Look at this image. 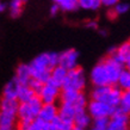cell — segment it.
<instances>
[{"label": "cell", "mask_w": 130, "mask_h": 130, "mask_svg": "<svg viewBox=\"0 0 130 130\" xmlns=\"http://www.w3.org/2000/svg\"><path fill=\"white\" fill-rule=\"evenodd\" d=\"M34 95H36V93L28 85H19V86H18L17 100L19 103H28Z\"/></svg>", "instance_id": "obj_17"}, {"label": "cell", "mask_w": 130, "mask_h": 130, "mask_svg": "<svg viewBox=\"0 0 130 130\" xmlns=\"http://www.w3.org/2000/svg\"><path fill=\"white\" fill-rule=\"evenodd\" d=\"M86 85V78L84 74V71L81 68L76 67L73 69H69L67 73V76L63 81L61 88L62 90H74V91H83V88Z\"/></svg>", "instance_id": "obj_5"}, {"label": "cell", "mask_w": 130, "mask_h": 130, "mask_svg": "<svg viewBox=\"0 0 130 130\" xmlns=\"http://www.w3.org/2000/svg\"><path fill=\"white\" fill-rule=\"evenodd\" d=\"M67 73H68V71L66 69V68H63L62 66L57 64L56 67L51 68L50 80L53 81V83L57 84V85L61 87L62 86V84H63V81H64V79H66V76H67Z\"/></svg>", "instance_id": "obj_15"}, {"label": "cell", "mask_w": 130, "mask_h": 130, "mask_svg": "<svg viewBox=\"0 0 130 130\" xmlns=\"http://www.w3.org/2000/svg\"><path fill=\"white\" fill-rule=\"evenodd\" d=\"M6 10V5L4 3H0V12H4Z\"/></svg>", "instance_id": "obj_35"}, {"label": "cell", "mask_w": 130, "mask_h": 130, "mask_svg": "<svg viewBox=\"0 0 130 130\" xmlns=\"http://www.w3.org/2000/svg\"><path fill=\"white\" fill-rule=\"evenodd\" d=\"M129 51H130V41H128V42H125V43H123L119 48H117V53H118L119 55L122 56L124 60L126 59V56H128V54H129Z\"/></svg>", "instance_id": "obj_27"}, {"label": "cell", "mask_w": 130, "mask_h": 130, "mask_svg": "<svg viewBox=\"0 0 130 130\" xmlns=\"http://www.w3.org/2000/svg\"><path fill=\"white\" fill-rule=\"evenodd\" d=\"M107 130H113V129H110V128H109V126H107Z\"/></svg>", "instance_id": "obj_38"}, {"label": "cell", "mask_w": 130, "mask_h": 130, "mask_svg": "<svg viewBox=\"0 0 130 130\" xmlns=\"http://www.w3.org/2000/svg\"><path fill=\"white\" fill-rule=\"evenodd\" d=\"M72 130H86V129H84V128H80V126H73V129Z\"/></svg>", "instance_id": "obj_36"}, {"label": "cell", "mask_w": 130, "mask_h": 130, "mask_svg": "<svg viewBox=\"0 0 130 130\" xmlns=\"http://www.w3.org/2000/svg\"><path fill=\"white\" fill-rule=\"evenodd\" d=\"M20 1H22V3H25V1H28V0H20Z\"/></svg>", "instance_id": "obj_37"}, {"label": "cell", "mask_w": 130, "mask_h": 130, "mask_svg": "<svg viewBox=\"0 0 130 130\" xmlns=\"http://www.w3.org/2000/svg\"><path fill=\"white\" fill-rule=\"evenodd\" d=\"M17 117L19 118L20 122H28V123H31L35 118H37V116L31 109V106L29 105V103H19Z\"/></svg>", "instance_id": "obj_12"}, {"label": "cell", "mask_w": 130, "mask_h": 130, "mask_svg": "<svg viewBox=\"0 0 130 130\" xmlns=\"http://www.w3.org/2000/svg\"><path fill=\"white\" fill-rule=\"evenodd\" d=\"M107 16H109V18L110 19H113V18H116L117 17V13L115 12V10L112 8V10H109V12H107Z\"/></svg>", "instance_id": "obj_33"}, {"label": "cell", "mask_w": 130, "mask_h": 130, "mask_svg": "<svg viewBox=\"0 0 130 130\" xmlns=\"http://www.w3.org/2000/svg\"><path fill=\"white\" fill-rule=\"evenodd\" d=\"M123 71V66L116 63L110 56L95 64L91 72V81L95 86L116 85Z\"/></svg>", "instance_id": "obj_1"}, {"label": "cell", "mask_w": 130, "mask_h": 130, "mask_svg": "<svg viewBox=\"0 0 130 130\" xmlns=\"http://www.w3.org/2000/svg\"><path fill=\"white\" fill-rule=\"evenodd\" d=\"M57 4H59L60 8L62 11H67V12L75 11L76 8L79 7L78 0H59Z\"/></svg>", "instance_id": "obj_20"}, {"label": "cell", "mask_w": 130, "mask_h": 130, "mask_svg": "<svg viewBox=\"0 0 130 130\" xmlns=\"http://www.w3.org/2000/svg\"><path fill=\"white\" fill-rule=\"evenodd\" d=\"M129 123H130L129 115L121 111L117 107L116 111L110 116L109 128L113 130H129Z\"/></svg>", "instance_id": "obj_9"}, {"label": "cell", "mask_w": 130, "mask_h": 130, "mask_svg": "<svg viewBox=\"0 0 130 130\" xmlns=\"http://www.w3.org/2000/svg\"><path fill=\"white\" fill-rule=\"evenodd\" d=\"M60 98H61V103H69L72 105H74L76 112L86 109L87 99L80 91L62 90V92L60 93Z\"/></svg>", "instance_id": "obj_6"}, {"label": "cell", "mask_w": 130, "mask_h": 130, "mask_svg": "<svg viewBox=\"0 0 130 130\" xmlns=\"http://www.w3.org/2000/svg\"><path fill=\"white\" fill-rule=\"evenodd\" d=\"M57 1H59V0H55V3H57Z\"/></svg>", "instance_id": "obj_40"}, {"label": "cell", "mask_w": 130, "mask_h": 130, "mask_svg": "<svg viewBox=\"0 0 130 130\" xmlns=\"http://www.w3.org/2000/svg\"><path fill=\"white\" fill-rule=\"evenodd\" d=\"M22 10H23V3L20 0H12L10 4V14L13 18H17L22 13Z\"/></svg>", "instance_id": "obj_24"}, {"label": "cell", "mask_w": 130, "mask_h": 130, "mask_svg": "<svg viewBox=\"0 0 130 130\" xmlns=\"http://www.w3.org/2000/svg\"><path fill=\"white\" fill-rule=\"evenodd\" d=\"M31 78L40 80L41 83L45 84L50 79V67H49V61H48V53L41 54L37 57L31 61L29 64Z\"/></svg>", "instance_id": "obj_4"}, {"label": "cell", "mask_w": 130, "mask_h": 130, "mask_svg": "<svg viewBox=\"0 0 130 130\" xmlns=\"http://www.w3.org/2000/svg\"><path fill=\"white\" fill-rule=\"evenodd\" d=\"M117 107H113L106 104L104 102H100V100H94L92 99L88 105H87V111L92 118H103V117H110L111 115L116 111Z\"/></svg>", "instance_id": "obj_7"}, {"label": "cell", "mask_w": 130, "mask_h": 130, "mask_svg": "<svg viewBox=\"0 0 130 130\" xmlns=\"http://www.w3.org/2000/svg\"><path fill=\"white\" fill-rule=\"evenodd\" d=\"M1 113H0V126L13 129L14 122L18 113V100L17 99H4L0 103Z\"/></svg>", "instance_id": "obj_3"}, {"label": "cell", "mask_w": 130, "mask_h": 130, "mask_svg": "<svg viewBox=\"0 0 130 130\" xmlns=\"http://www.w3.org/2000/svg\"><path fill=\"white\" fill-rule=\"evenodd\" d=\"M118 109L123 112L130 115V90H125L124 92H122Z\"/></svg>", "instance_id": "obj_19"}, {"label": "cell", "mask_w": 130, "mask_h": 130, "mask_svg": "<svg viewBox=\"0 0 130 130\" xmlns=\"http://www.w3.org/2000/svg\"><path fill=\"white\" fill-rule=\"evenodd\" d=\"M59 10H60V6H59V4L56 3V4H54L50 7V14L51 16H56V14H57V12H59Z\"/></svg>", "instance_id": "obj_31"}, {"label": "cell", "mask_w": 130, "mask_h": 130, "mask_svg": "<svg viewBox=\"0 0 130 130\" xmlns=\"http://www.w3.org/2000/svg\"><path fill=\"white\" fill-rule=\"evenodd\" d=\"M78 53L74 49H69V50L63 51L62 54L59 56V64L66 68L67 71L73 69V68L78 67Z\"/></svg>", "instance_id": "obj_10"}, {"label": "cell", "mask_w": 130, "mask_h": 130, "mask_svg": "<svg viewBox=\"0 0 130 130\" xmlns=\"http://www.w3.org/2000/svg\"><path fill=\"white\" fill-rule=\"evenodd\" d=\"M107 126H109V118L107 117L94 118L91 130H107Z\"/></svg>", "instance_id": "obj_25"}, {"label": "cell", "mask_w": 130, "mask_h": 130, "mask_svg": "<svg viewBox=\"0 0 130 130\" xmlns=\"http://www.w3.org/2000/svg\"><path fill=\"white\" fill-rule=\"evenodd\" d=\"M18 84L12 80L4 87V92H3V95H4V99H17V92H18Z\"/></svg>", "instance_id": "obj_18"}, {"label": "cell", "mask_w": 130, "mask_h": 130, "mask_svg": "<svg viewBox=\"0 0 130 130\" xmlns=\"http://www.w3.org/2000/svg\"><path fill=\"white\" fill-rule=\"evenodd\" d=\"M117 84H118V86L121 87V88H123L124 91L130 90V71L129 69H126V71L123 69L121 75H119Z\"/></svg>", "instance_id": "obj_21"}, {"label": "cell", "mask_w": 130, "mask_h": 130, "mask_svg": "<svg viewBox=\"0 0 130 130\" xmlns=\"http://www.w3.org/2000/svg\"><path fill=\"white\" fill-rule=\"evenodd\" d=\"M86 26L87 28H90V29H95L97 28V23H95L94 20H88L86 23Z\"/></svg>", "instance_id": "obj_32"}, {"label": "cell", "mask_w": 130, "mask_h": 130, "mask_svg": "<svg viewBox=\"0 0 130 130\" xmlns=\"http://www.w3.org/2000/svg\"><path fill=\"white\" fill-rule=\"evenodd\" d=\"M57 116H59V107L55 105V103H50V104L42 105L40 113H38V118H41L44 122L51 123Z\"/></svg>", "instance_id": "obj_11"}, {"label": "cell", "mask_w": 130, "mask_h": 130, "mask_svg": "<svg viewBox=\"0 0 130 130\" xmlns=\"http://www.w3.org/2000/svg\"><path fill=\"white\" fill-rule=\"evenodd\" d=\"M78 3L84 10H98L102 6V0H78Z\"/></svg>", "instance_id": "obj_22"}, {"label": "cell", "mask_w": 130, "mask_h": 130, "mask_svg": "<svg viewBox=\"0 0 130 130\" xmlns=\"http://www.w3.org/2000/svg\"><path fill=\"white\" fill-rule=\"evenodd\" d=\"M60 88L61 87L57 84L53 83L50 79L43 85L42 90H41L38 97L43 104H50V103H55V100L60 97Z\"/></svg>", "instance_id": "obj_8"}, {"label": "cell", "mask_w": 130, "mask_h": 130, "mask_svg": "<svg viewBox=\"0 0 130 130\" xmlns=\"http://www.w3.org/2000/svg\"><path fill=\"white\" fill-rule=\"evenodd\" d=\"M43 85H44L43 83H41L40 80L34 79V78H31V79H30V81H29V84H28V86L30 87V88H31V90L34 91L37 95L40 94V92H41V90H42Z\"/></svg>", "instance_id": "obj_26"}, {"label": "cell", "mask_w": 130, "mask_h": 130, "mask_svg": "<svg viewBox=\"0 0 130 130\" xmlns=\"http://www.w3.org/2000/svg\"><path fill=\"white\" fill-rule=\"evenodd\" d=\"M53 124L56 128V130H72L73 126H74V123L73 122H68V121H64V119L60 118L59 116L56 117L54 121H53Z\"/></svg>", "instance_id": "obj_23"}, {"label": "cell", "mask_w": 130, "mask_h": 130, "mask_svg": "<svg viewBox=\"0 0 130 130\" xmlns=\"http://www.w3.org/2000/svg\"><path fill=\"white\" fill-rule=\"evenodd\" d=\"M119 0H102V5L107 6V7H113L115 5H117Z\"/></svg>", "instance_id": "obj_30"}, {"label": "cell", "mask_w": 130, "mask_h": 130, "mask_svg": "<svg viewBox=\"0 0 130 130\" xmlns=\"http://www.w3.org/2000/svg\"><path fill=\"white\" fill-rule=\"evenodd\" d=\"M91 95H92V99L94 100H100L113 107H118L121 95H122V88L116 85L95 86Z\"/></svg>", "instance_id": "obj_2"}, {"label": "cell", "mask_w": 130, "mask_h": 130, "mask_svg": "<svg viewBox=\"0 0 130 130\" xmlns=\"http://www.w3.org/2000/svg\"><path fill=\"white\" fill-rule=\"evenodd\" d=\"M30 79H31V73H30L29 64H19L17 68L16 76L13 80L18 85H28Z\"/></svg>", "instance_id": "obj_13"}, {"label": "cell", "mask_w": 130, "mask_h": 130, "mask_svg": "<svg viewBox=\"0 0 130 130\" xmlns=\"http://www.w3.org/2000/svg\"><path fill=\"white\" fill-rule=\"evenodd\" d=\"M59 54L56 53H48V61H49V67L54 68L59 64Z\"/></svg>", "instance_id": "obj_28"}, {"label": "cell", "mask_w": 130, "mask_h": 130, "mask_svg": "<svg viewBox=\"0 0 130 130\" xmlns=\"http://www.w3.org/2000/svg\"><path fill=\"white\" fill-rule=\"evenodd\" d=\"M125 66L130 71V51H129V54H128V56H126V59H125Z\"/></svg>", "instance_id": "obj_34"}, {"label": "cell", "mask_w": 130, "mask_h": 130, "mask_svg": "<svg viewBox=\"0 0 130 130\" xmlns=\"http://www.w3.org/2000/svg\"><path fill=\"white\" fill-rule=\"evenodd\" d=\"M0 113H1V105H0Z\"/></svg>", "instance_id": "obj_39"}, {"label": "cell", "mask_w": 130, "mask_h": 130, "mask_svg": "<svg viewBox=\"0 0 130 130\" xmlns=\"http://www.w3.org/2000/svg\"><path fill=\"white\" fill-rule=\"evenodd\" d=\"M113 10H115V12L117 13V16H119V14H123V13L128 12V10H129V5L124 4V3H118L117 5H115L113 6Z\"/></svg>", "instance_id": "obj_29"}, {"label": "cell", "mask_w": 130, "mask_h": 130, "mask_svg": "<svg viewBox=\"0 0 130 130\" xmlns=\"http://www.w3.org/2000/svg\"><path fill=\"white\" fill-rule=\"evenodd\" d=\"M91 117L88 111L86 110H80L75 113L74 117V125L75 126H80V128H84L86 129L87 126L91 124Z\"/></svg>", "instance_id": "obj_16"}, {"label": "cell", "mask_w": 130, "mask_h": 130, "mask_svg": "<svg viewBox=\"0 0 130 130\" xmlns=\"http://www.w3.org/2000/svg\"><path fill=\"white\" fill-rule=\"evenodd\" d=\"M75 113H76V110H75L74 105H72L69 103H61V105H60V107H59V117L60 118L74 123Z\"/></svg>", "instance_id": "obj_14"}]
</instances>
